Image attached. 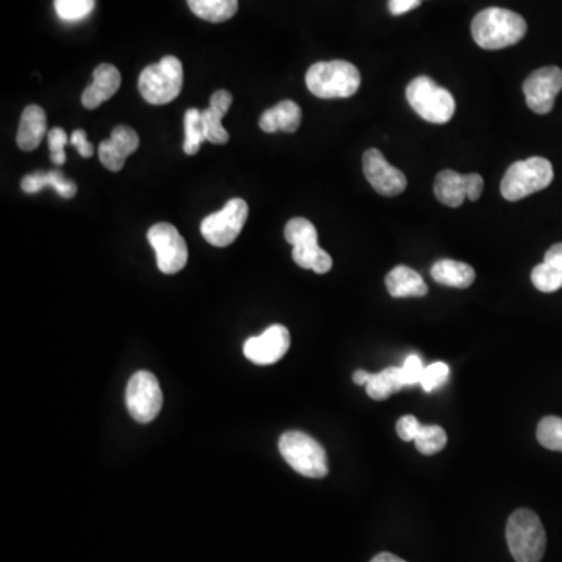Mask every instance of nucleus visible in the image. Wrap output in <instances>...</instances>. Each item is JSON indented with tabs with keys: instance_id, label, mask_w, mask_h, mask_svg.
<instances>
[{
	"instance_id": "2f4dec72",
	"label": "nucleus",
	"mask_w": 562,
	"mask_h": 562,
	"mask_svg": "<svg viewBox=\"0 0 562 562\" xmlns=\"http://www.w3.org/2000/svg\"><path fill=\"white\" fill-rule=\"evenodd\" d=\"M47 139H49L50 160H52V163L57 164V166L65 164V146L71 143L68 133L60 129V127H55V129L50 130Z\"/></svg>"
},
{
	"instance_id": "ddd939ff",
	"label": "nucleus",
	"mask_w": 562,
	"mask_h": 562,
	"mask_svg": "<svg viewBox=\"0 0 562 562\" xmlns=\"http://www.w3.org/2000/svg\"><path fill=\"white\" fill-rule=\"evenodd\" d=\"M364 177L381 196L395 197L408 186L405 174L386 161L378 149L366 150L363 157Z\"/></svg>"
},
{
	"instance_id": "dca6fc26",
	"label": "nucleus",
	"mask_w": 562,
	"mask_h": 562,
	"mask_svg": "<svg viewBox=\"0 0 562 562\" xmlns=\"http://www.w3.org/2000/svg\"><path fill=\"white\" fill-rule=\"evenodd\" d=\"M94 82L85 89L82 104L86 110H96L97 107L110 100L121 88V72L110 63L97 66L94 69Z\"/></svg>"
},
{
	"instance_id": "4468645a",
	"label": "nucleus",
	"mask_w": 562,
	"mask_h": 562,
	"mask_svg": "<svg viewBox=\"0 0 562 562\" xmlns=\"http://www.w3.org/2000/svg\"><path fill=\"white\" fill-rule=\"evenodd\" d=\"M289 346H291V335L288 328L283 325H272L260 336L247 339L244 344V355L253 364L271 366L288 353Z\"/></svg>"
},
{
	"instance_id": "f8f14e48",
	"label": "nucleus",
	"mask_w": 562,
	"mask_h": 562,
	"mask_svg": "<svg viewBox=\"0 0 562 562\" xmlns=\"http://www.w3.org/2000/svg\"><path fill=\"white\" fill-rule=\"evenodd\" d=\"M562 91V69L556 66L538 69L523 83L528 108L536 114H548L555 107L556 96Z\"/></svg>"
},
{
	"instance_id": "20e7f679",
	"label": "nucleus",
	"mask_w": 562,
	"mask_h": 562,
	"mask_svg": "<svg viewBox=\"0 0 562 562\" xmlns=\"http://www.w3.org/2000/svg\"><path fill=\"white\" fill-rule=\"evenodd\" d=\"M281 456L292 469L306 478H325L328 475L327 452L316 439L302 431H286L278 441Z\"/></svg>"
},
{
	"instance_id": "5701e85b",
	"label": "nucleus",
	"mask_w": 562,
	"mask_h": 562,
	"mask_svg": "<svg viewBox=\"0 0 562 562\" xmlns=\"http://www.w3.org/2000/svg\"><path fill=\"white\" fill-rule=\"evenodd\" d=\"M434 194L447 207L458 208L467 199L466 178L458 172L445 169L434 180Z\"/></svg>"
},
{
	"instance_id": "e433bc0d",
	"label": "nucleus",
	"mask_w": 562,
	"mask_h": 562,
	"mask_svg": "<svg viewBox=\"0 0 562 562\" xmlns=\"http://www.w3.org/2000/svg\"><path fill=\"white\" fill-rule=\"evenodd\" d=\"M422 4V0H389L388 7L391 15L402 16Z\"/></svg>"
},
{
	"instance_id": "39448f33",
	"label": "nucleus",
	"mask_w": 562,
	"mask_h": 562,
	"mask_svg": "<svg viewBox=\"0 0 562 562\" xmlns=\"http://www.w3.org/2000/svg\"><path fill=\"white\" fill-rule=\"evenodd\" d=\"M553 177H555V172H553L552 163L545 158L533 157L516 161L506 171L500 191H502L503 199L508 202H519L531 194L548 188L552 185Z\"/></svg>"
},
{
	"instance_id": "7ed1b4c3",
	"label": "nucleus",
	"mask_w": 562,
	"mask_h": 562,
	"mask_svg": "<svg viewBox=\"0 0 562 562\" xmlns=\"http://www.w3.org/2000/svg\"><path fill=\"white\" fill-rule=\"evenodd\" d=\"M506 541L516 562H541L547 548V534L538 514L517 509L506 523Z\"/></svg>"
},
{
	"instance_id": "f3484780",
	"label": "nucleus",
	"mask_w": 562,
	"mask_h": 562,
	"mask_svg": "<svg viewBox=\"0 0 562 562\" xmlns=\"http://www.w3.org/2000/svg\"><path fill=\"white\" fill-rule=\"evenodd\" d=\"M233 104V96L227 89H219L211 96L210 107L202 111L203 124L207 130V141L211 144L228 143L230 135L222 127V119Z\"/></svg>"
},
{
	"instance_id": "473e14b6",
	"label": "nucleus",
	"mask_w": 562,
	"mask_h": 562,
	"mask_svg": "<svg viewBox=\"0 0 562 562\" xmlns=\"http://www.w3.org/2000/svg\"><path fill=\"white\" fill-rule=\"evenodd\" d=\"M424 369V364H422L419 355L408 356L403 366L400 367V374H402V380L405 386L420 385Z\"/></svg>"
},
{
	"instance_id": "ea45409f",
	"label": "nucleus",
	"mask_w": 562,
	"mask_h": 562,
	"mask_svg": "<svg viewBox=\"0 0 562 562\" xmlns=\"http://www.w3.org/2000/svg\"><path fill=\"white\" fill-rule=\"evenodd\" d=\"M370 562H406V561H403V559L399 558V556L392 555V553L383 552V553H378V555L375 556V558L372 559V561Z\"/></svg>"
},
{
	"instance_id": "9b49d317",
	"label": "nucleus",
	"mask_w": 562,
	"mask_h": 562,
	"mask_svg": "<svg viewBox=\"0 0 562 562\" xmlns=\"http://www.w3.org/2000/svg\"><path fill=\"white\" fill-rule=\"evenodd\" d=\"M150 246L157 253V264L163 274L174 275L185 269L188 263V246L172 224L160 222L147 233Z\"/></svg>"
},
{
	"instance_id": "4c0bfd02",
	"label": "nucleus",
	"mask_w": 562,
	"mask_h": 562,
	"mask_svg": "<svg viewBox=\"0 0 562 562\" xmlns=\"http://www.w3.org/2000/svg\"><path fill=\"white\" fill-rule=\"evenodd\" d=\"M544 261L550 264V266L555 267V269H558L562 274V242L555 244V246L547 250Z\"/></svg>"
},
{
	"instance_id": "aec40b11",
	"label": "nucleus",
	"mask_w": 562,
	"mask_h": 562,
	"mask_svg": "<svg viewBox=\"0 0 562 562\" xmlns=\"http://www.w3.org/2000/svg\"><path fill=\"white\" fill-rule=\"evenodd\" d=\"M386 288L389 296L395 299L405 297H424L428 294V286L424 278L408 266H397L386 275Z\"/></svg>"
},
{
	"instance_id": "4be33fe9",
	"label": "nucleus",
	"mask_w": 562,
	"mask_h": 562,
	"mask_svg": "<svg viewBox=\"0 0 562 562\" xmlns=\"http://www.w3.org/2000/svg\"><path fill=\"white\" fill-rule=\"evenodd\" d=\"M431 277L439 285L466 289L474 283L475 271L463 261L439 260L431 267Z\"/></svg>"
},
{
	"instance_id": "9d476101",
	"label": "nucleus",
	"mask_w": 562,
	"mask_h": 562,
	"mask_svg": "<svg viewBox=\"0 0 562 562\" xmlns=\"http://www.w3.org/2000/svg\"><path fill=\"white\" fill-rule=\"evenodd\" d=\"M125 403L130 416L139 424H149L160 414L163 392L152 372L139 370L129 380L125 391Z\"/></svg>"
},
{
	"instance_id": "6ab92c4d",
	"label": "nucleus",
	"mask_w": 562,
	"mask_h": 562,
	"mask_svg": "<svg viewBox=\"0 0 562 562\" xmlns=\"http://www.w3.org/2000/svg\"><path fill=\"white\" fill-rule=\"evenodd\" d=\"M47 130L46 113L38 105H29L22 111L21 122H19L16 143L19 149L32 152L43 143Z\"/></svg>"
},
{
	"instance_id": "0eeeda50",
	"label": "nucleus",
	"mask_w": 562,
	"mask_h": 562,
	"mask_svg": "<svg viewBox=\"0 0 562 562\" xmlns=\"http://www.w3.org/2000/svg\"><path fill=\"white\" fill-rule=\"evenodd\" d=\"M139 93L152 105H166L177 99L183 88V66L177 57L161 58L147 66L138 82Z\"/></svg>"
},
{
	"instance_id": "7c9ffc66",
	"label": "nucleus",
	"mask_w": 562,
	"mask_h": 562,
	"mask_svg": "<svg viewBox=\"0 0 562 562\" xmlns=\"http://www.w3.org/2000/svg\"><path fill=\"white\" fill-rule=\"evenodd\" d=\"M450 369L445 363L430 364V366L425 367L424 374H422V380H420V386L425 392H433L436 389L441 388L449 380Z\"/></svg>"
},
{
	"instance_id": "a878e982",
	"label": "nucleus",
	"mask_w": 562,
	"mask_h": 562,
	"mask_svg": "<svg viewBox=\"0 0 562 562\" xmlns=\"http://www.w3.org/2000/svg\"><path fill=\"white\" fill-rule=\"evenodd\" d=\"M203 141H207V130L203 124L202 111L191 108L185 114V144L183 150L186 155H196Z\"/></svg>"
},
{
	"instance_id": "c9c22d12",
	"label": "nucleus",
	"mask_w": 562,
	"mask_h": 562,
	"mask_svg": "<svg viewBox=\"0 0 562 562\" xmlns=\"http://www.w3.org/2000/svg\"><path fill=\"white\" fill-rule=\"evenodd\" d=\"M464 178H466L467 199L472 200V202H477L481 194H483V177H481L480 174L472 172V174L464 175Z\"/></svg>"
},
{
	"instance_id": "6e6552de",
	"label": "nucleus",
	"mask_w": 562,
	"mask_h": 562,
	"mask_svg": "<svg viewBox=\"0 0 562 562\" xmlns=\"http://www.w3.org/2000/svg\"><path fill=\"white\" fill-rule=\"evenodd\" d=\"M285 238L292 246V260L303 269L327 274L333 267L330 255L317 244V230L305 217H294L286 224Z\"/></svg>"
},
{
	"instance_id": "b1692460",
	"label": "nucleus",
	"mask_w": 562,
	"mask_h": 562,
	"mask_svg": "<svg viewBox=\"0 0 562 562\" xmlns=\"http://www.w3.org/2000/svg\"><path fill=\"white\" fill-rule=\"evenodd\" d=\"M186 2L194 15L214 24L232 19L239 7L238 0H186Z\"/></svg>"
},
{
	"instance_id": "f704fd0d",
	"label": "nucleus",
	"mask_w": 562,
	"mask_h": 562,
	"mask_svg": "<svg viewBox=\"0 0 562 562\" xmlns=\"http://www.w3.org/2000/svg\"><path fill=\"white\" fill-rule=\"evenodd\" d=\"M71 144L83 158L93 157L94 147L93 144L89 143L88 138H86L85 130H75V132H72Z\"/></svg>"
},
{
	"instance_id": "c756f323",
	"label": "nucleus",
	"mask_w": 562,
	"mask_h": 562,
	"mask_svg": "<svg viewBox=\"0 0 562 562\" xmlns=\"http://www.w3.org/2000/svg\"><path fill=\"white\" fill-rule=\"evenodd\" d=\"M531 281L538 291L550 294L562 288V274L548 263H541L531 272Z\"/></svg>"
},
{
	"instance_id": "f03ea898",
	"label": "nucleus",
	"mask_w": 562,
	"mask_h": 562,
	"mask_svg": "<svg viewBox=\"0 0 562 562\" xmlns=\"http://www.w3.org/2000/svg\"><path fill=\"white\" fill-rule=\"evenodd\" d=\"M305 82L319 99H347L360 89L361 74L349 61H319L308 69Z\"/></svg>"
},
{
	"instance_id": "412c9836",
	"label": "nucleus",
	"mask_w": 562,
	"mask_h": 562,
	"mask_svg": "<svg viewBox=\"0 0 562 562\" xmlns=\"http://www.w3.org/2000/svg\"><path fill=\"white\" fill-rule=\"evenodd\" d=\"M47 186L54 188L63 199H72L77 194V185L61 171L33 172L25 175L21 182L22 191L27 194L40 193Z\"/></svg>"
},
{
	"instance_id": "1a4fd4ad",
	"label": "nucleus",
	"mask_w": 562,
	"mask_h": 562,
	"mask_svg": "<svg viewBox=\"0 0 562 562\" xmlns=\"http://www.w3.org/2000/svg\"><path fill=\"white\" fill-rule=\"evenodd\" d=\"M247 216H249V205L244 200H228L227 205L221 211L203 219L200 232L211 246H230L241 235Z\"/></svg>"
},
{
	"instance_id": "cd10ccee",
	"label": "nucleus",
	"mask_w": 562,
	"mask_h": 562,
	"mask_svg": "<svg viewBox=\"0 0 562 562\" xmlns=\"http://www.w3.org/2000/svg\"><path fill=\"white\" fill-rule=\"evenodd\" d=\"M539 444L553 452H562V419L556 416H547L539 422L536 430Z\"/></svg>"
},
{
	"instance_id": "c85d7f7f",
	"label": "nucleus",
	"mask_w": 562,
	"mask_h": 562,
	"mask_svg": "<svg viewBox=\"0 0 562 562\" xmlns=\"http://www.w3.org/2000/svg\"><path fill=\"white\" fill-rule=\"evenodd\" d=\"M54 7L61 21L75 22L93 13L96 0H55Z\"/></svg>"
},
{
	"instance_id": "423d86ee",
	"label": "nucleus",
	"mask_w": 562,
	"mask_h": 562,
	"mask_svg": "<svg viewBox=\"0 0 562 562\" xmlns=\"http://www.w3.org/2000/svg\"><path fill=\"white\" fill-rule=\"evenodd\" d=\"M406 100L430 124H447L456 110L455 97L430 77L420 75L406 86Z\"/></svg>"
},
{
	"instance_id": "a211bd4d",
	"label": "nucleus",
	"mask_w": 562,
	"mask_h": 562,
	"mask_svg": "<svg viewBox=\"0 0 562 562\" xmlns=\"http://www.w3.org/2000/svg\"><path fill=\"white\" fill-rule=\"evenodd\" d=\"M300 122H302V108L292 100H283L261 114L260 129L266 133H294L299 130Z\"/></svg>"
},
{
	"instance_id": "2eb2a0df",
	"label": "nucleus",
	"mask_w": 562,
	"mask_h": 562,
	"mask_svg": "<svg viewBox=\"0 0 562 562\" xmlns=\"http://www.w3.org/2000/svg\"><path fill=\"white\" fill-rule=\"evenodd\" d=\"M139 147V136L129 125H118L111 132V138L99 146L100 163L111 172L124 168L125 160Z\"/></svg>"
},
{
	"instance_id": "bb28decb",
	"label": "nucleus",
	"mask_w": 562,
	"mask_h": 562,
	"mask_svg": "<svg viewBox=\"0 0 562 562\" xmlns=\"http://www.w3.org/2000/svg\"><path fill=\"white\" fill-rule=\"evenodd\" d=\"M414 442L422 455H436L447 445V433L439 425H422Z\"/></svg>"
},
{
	"instance_id": "393cba45",
	"label": "nucleus",
	"mask_w": 562,
	"mask_h": 562,
	"mask_svg": "<svg viewBox=\"0 0 562 562\" xmlns=\"http://www.w3.org/2000/svg\"><path fill=\"white\" fill-rule=\"evenodd\" d=\"M405 383L400 374V367H386L378 374L372 375V380L367 383L366 391L370 399L386 400L395 392L402 391Z\"/></svg>"
},
{
	"instance_id": "58836bf2",
	"label": "nucleus",
	"mask_w": 562,
	"mask_h": 562,
	"mask_svg": "<svg viewBox=\"0 0 562 562\" xmlns=\"http://www.w3.org/2000/svg\"><path fill=\"white\" fill-rule=\"evenodd\" d=\"M372 375L366 370H356L355 374H353V381H355L356 385L360 386H367L370 380H372Z\"/></svg>"
},
{
	"instance_id": "72a5a7b5",
	"label": "nucleus",
	"mask_w": 562,
	"mask_h": 562,
	"mask_svg": "<svg viewBox=\"0 0 562 562\" xmlns=\"http://www.w3.org/2000/svg\"><path fill=\"white\" fill-rule=\"evenodd\" d=\"M420 427H422V424H420L416 417L403 416L400 417L399 422H397V433H399L402 441H414L417 433H419Z\"/></svg>"
},
{
	"instance_id": "f257e3e1",
	"label": "nucleus",
	"mask_w": 562,
	"mask_h": 562,
	"mask_svg": "<svg viewBox=\"0 0 562 562\" xmlns=\"http://www.w3.org/2000/svg\"><path fill=\"white\" fill-rule=\"evenodd\" d=\"M527 33V22L516 11L505 8H486L472 21L475 43L486 50H500L514 46Z\"/></svg>"
}]
</instances>
